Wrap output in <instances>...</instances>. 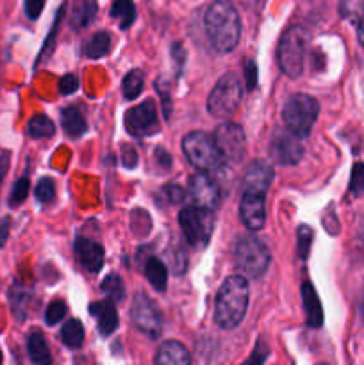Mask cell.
I'll return each instance as SVG.
<instances>
[{
	"mask_svg": "<svg viewBox=\"0 0 364 365\" xmlns=\"http://www.w3.org/2000/svg\"><path fill=\"white\" fill-rule=\"evenodd\" d=\"M204 25H206L207 38L216 52H233L239 43L242 20H239L236 5L231 0H215L207 8Z\"/></svg>",
	"mask_w": 364,
	"mask_h": 365,
	"instance_id": "6da1fadb",
	"label": "cell"
},
{
	"mask_svg": "<svg viewBox=\"0 0 364 365\" xmlns=\"http://www.w3.org/2000/svg\"><path fill=\"white\" fill-rule=\"evenodd\" d=\"M248 300H250V289L245 276L236 274L225 280L216 296L215 319L218 327L224 330L239 327V322L245 319Z\"/></svg>",
	"mask_w": 364,
	"mask_h": 365,
	"instance_id": "7a4b0ae2",
	"label": "cell"
},
{
	"mask_svg": "<svg viewBox=\"0 0 364 365\" xmlns=\"http://www.w3.org/2000/svg\"><path fill=\"white\" fill-rule=\"evenodd\" d=\"M309 47V32L302 25H291L282 34L279 43V66L288 77H300L306 63V52Z\"/></svg>",
	"mask_w": 364,
	"mask_h": 365,
	"instance_id": "3957f363",
	"label": "cell"
},
{
	"mask_svg": "<svg viewBox=\"0 0 364 365\" xmlns=\"http://www.w3.org/2000/svg\"><path fill=\"white\" fill-rule=\"evenodd\" d=\"M270 250L261 239L254 235H243L234 246V264L245 276L259 280L270 267Z\"/></svg>",
	"mask_w": 364,
	"mask_h": 365,
	"instance_id": "277c9868",
	"label": "cell"
},
{
	"mask_svg": "<svg viewBox=\"0 0 364 365\" xmlns=\"http://www.w3.org/2000/svg\"><path fill=\"white\" fill-rule=\"evenodd\" d=\"M318 114H320L318 100L309 95L299 93V95L288 98L284 109H282V120H284L288 131L293 132L300 140H306L311 134Z\"/></svg>",
	"mask_w": 364,
	"mask_h": 365,
	"instance_id": "5b68a950",
	"label": "cell"
},
{
	"mask_svg": "<svg viewBox=\"0 0 364 365\" xmlns=\"http://www.w3.org/2000/svg\"><path fill=\"white\" fill-rule=\"evenodd\" d=\"M182 150L188 161L200 171L209 173L220 170V166L224 164V157L216 146L215 137H211L206 132H189L182 140Z\"/></svg>",
	"mask_w": 364,
	"mask_h": 365,
	"instance_id": "8992f818",
	"label": "cell"
},
{
	"mask_svg": "<svg viewBox=\"0 0 364 365\" xmlns=\"http://www.w3.org/2000/svg\"><path fill=\"white\" fill-rule=\"evenodd\" d=\"M215 210L204 209V207H186L180 210L179 223L184 232L188 243L195 250H204L209 244L211 235L215 230Z\"/></svg>",
	"mask_w": 364,
	"mask_h": 365,
	"instance_id": "52a82bcc",
	"label": "cell"
},
{
	"mask_svg": "<svg viewBox=\"0 0 364 365\" xmlns=\"http://www.w3.org/2000/svg\"><path fill=\"white\" fill-rule=\"evenodd\" d=\"M242 80L237 74H225L213 87L207 98V111L215 118H228L236 113L237 105L242 104Z\"/></svg>",
	"mask_w": 364,
	"mask_h": 365,
	"instance_id": "ba28073f",
	"label": "cell"
},
{
	"mask_svg": "<svg viewBox=\"0 0 364 365\" xmlns=\"http://www.w3.org/2000/svg\"><path fill=\"white\" fill-rule=\"evenodd\" d=\"M215 143L227 162H242L246 153V135L236 123H222L215 132Z\"/></svg>",
	"mask_w": 364,
	"mask_h": 365,
	"instance_id": "9c48e42d",
	"label": "cell"
},
{
	"mask_svg": "<svg viewBox=\"0 0 364 365\" xmlns=\"http://www.w3.org/2000/svg\"><path fill=\"white\" fill-rule=\"evenodd\" d=\"M131 318L134 327L145 335H149L150 339H158L162 331V319L159 313L158 307L149 296L143 292H138L134 296L131 305Z\"/></svg>",
	"mask_w": 364,
	"mask_h": 365,
	"instance_id": "30bf717a",
	"label": "cell"
},
{
	"mask_svg": "<svg viewBox=\"0 0 364 365\" xmlns=\"http://www.w3.org/2000/svg\"><path fill=\"white\" fill-rule=\"evenodd\" d=\"M125 129L136 137H149L156 134L159 131V122L154 100L141 102L140 105L129 109L125 114Z\"/></svg>",
	"mask_w": 364,
	"mask_h": 365,
	"instance_id": "8fae6325",
	"label": "cell"
},
{
	"mask_svg": "<svg viewBox=\"0 0 364 365\" xmlns=\"http://www.w3.org/2000/svg\"><path fill=\"white\" fill-rule=\"evenodd\" d=\"M270 153L282 166H295L302 161V140L290 131H277L270 144Z\"/></svg>",
	"mask_w": 364,
	"mask_h": 365,
	"instance_id": "7c38bea8",
	"label": "cell"
},
{
	"mask_svg": "<svg viewBox=\"0 0 364 365\" xmlns=\"http://www.w3.org/2000/svg\"><path fill=\"white\" fill-rule=\"evenodd\" d=\"M189 196L195 205L209 210H216L222 200L220 186L207 171H200L189 179Z\"/></svg>",
	"mask_w": 364,
	"mask_h": 365,
	"instance_id": "4fadbf2b",
	"label": "cell"
},
{
	"mask_svg": "<svg viewBox=\"0 0 364 365\" xmlns=\"http://www.w3.org/2000/svg\"><path fill=\"white\" fill-rule=\"evenodd\" d=\"M239 212H242V219L248 230H261L266 221V195L243 191Z\"/></svg>",
	"mask_w": 364,
	"mask_h": 365,
	"instance_id": "5bb4252c",
	"label": "cell"
},
{
	"mask_svg": "<svg viewBox=\"0 0 364 365\" xmlns=\"http://www.w3.org/2000/svg\"><path fill=\"white\" fill-rule=\"evenodd\" d=\"M275 177V170H273L272 162L264 161V159H257L248 166V170L245 173V182H243V191L250 192H261L266 195L272 180Z\"/></svg>",
	"mask_w": 364,
	"mask_h": 365,
	"instance_id": "9a60e30c",
	"label": "cell"
},
{
	"mask_svg": "<svg viewBox=\"0 0 364 365\" xmlns=\"http://www.w3.org/2000/svg\"><path fill=\"white\" fill-rule=\"evenodd\" d=\"M75 253H77V258L83 264V267H86L89 273H98L102 269L105 253L100 243L88 239V237H77Z\"/></svg>",
	"mask_w": 364,
	"mask_h": 365,
	"instance_id": "2e32d148",
	"label": "cell"
},
{
	"mask_svg": "<svg viewBox=\"0 0 364 365\" xmlns=\"http://www.w3.org/2000/svg\"><path fill=\"white\" fill-rule=\"evenodd\" d=\"M89 312L93 316H97L98 319V330H100L102 335H111L114 331L118 330L120 324V318L118 312L114 309L113 300L107 301H98V303H93Z\"/></svg>",
	"mask_w": 364,
	"mask_h": 365,
	"instance_id": "e0dca14e",
	"label": "cell"
},
{
	"mask_svg": "<svg viewBox=\"0 0 364 365\" xmlns=\"http://www.w3.org/2000/svg\"><path fill=\"white\" fill-rule=\"evenodd\" d=\"M156 362L159 365H188L191 362V355L179 340H167L159 348Z\"/></svg>",
	"mask_w": 364,
	"mask_h": 365,
	"instance_id": "ac0fdd59",
	"label": "cell"
},
{
	"mask_svg": "<svg viewBox=\"0 0 364 365\" xmlns=\"http://www.w3.org/2000/svg\"><path fill=\"white\" fill-rule=\"evenodd\" d=\"M302 300L308 324L311 328H320L323 322V309H321L320 298L316 294V289L312 287L311 282H306L302 285Z\"/></svg>",
	"mask_w": 364,
	"mask_h": 365,
	"instance_id": "d6986e66",
	"label": "cell"
},
{
	"mask_svg": "<svg viewBox=\"0 0 364 365\" xmlns=\"http://www.w3.org/2000/svg\"><path fill=\"white\" fill-rule=\"evenodd\" d=\"M61 125L63 131L70 135V137H74V140L81 137L84 132L88 131V125H86L83 113L77 107H74V105H68V107H63L61 109Z\"/></svg>",
	"mask_w": 364,
	"mask_h": 365,
	"instance_id": "ffe728a7",
	"label": "cell"
},
{
	"mask_svg": "<svg viewBox=\"0 0 364 365\" xmlns=\"http://www.w3.org/2000/svg\"><path fill=\"white\" fill-rule=\"evenodd\" d=\"M97 0H75L74 9H72V23H74L77 29L88 27L89 23L97 18Z\"/></svg>",
	"mask_w": 364,
	"mask_h": 365,
	"instance_id": "44dd1931",
	"label": "cell"
},
{
	"mask_svg": "<svg viewBox=\"0 0 364 365\" xmlns=\"http://www.w3.org/2000/svg\"><path fill=\"white\" fill-rule=\"evenodd\" d=\"M27 351H29V358H31L34 364L38 365L52 364V357H50L47 340H45L43 335L38 333V331L29 335V339H27Z\"/></svg>",
	"mask_w": 364,
	"mask_h": 365,
	"instance_id": "7402d4cb",
	"label": "cell"
},
{
	"mask_svg": "<svg viewBox=\"0 0 364 365\" xmlns=\"http://www.w3.org/2000/svg\"><path fill=\"white\" fill-rule=\"evenodd\" d=\"M145 273H147V278H149L150 285H152L156 291L158 292L167 291L168 269H167V265H164V262L156 258V256H152V258H149V262H147Z\"/></svg>",
	"mask_w": 364,
	"mask_h": 365,
	"instance_id": "603a6c76",
	"label": "cell"
},
{
	"mask_svg": "<svg viewBox=\"0 0 364 365\" xmlns=\"http://www.w3.org/2000/svg\"><path fill=\"white\" fill-rule=\"evenodd\" d=\"M111 48V34L107 31H98L97 34H93L92 38L84 43L83 50L86 57L89 59H100V57L107 56Z\"/></svg>",
	"mask_w": 364,
	"mask_h": 365,
	"instance_id": "cb8c5ba5",
	"label": "cell"
},
{
	"mask_svg": "<svg viewBox=\"0 0 364 365\" xmlns=\"http://www.w3.org/2000/svg\"><path fill=\"white\" fill-rule=\"evenodd\" d=\"M27 132L34 140H45V137H52L56 134V125L50 120L49 116L45 114H36L29 120V125H27Z\"/></svg>",
	"mask_w": 364,
	"mask_h": 365,
	"instance_id": "d4e9b609",
	"label": "cell"
},
{
	"mask_svg": "<svg viewBox=\"0 0 364 365\" xmlns=\"http://www.w3.org/2000/svg\"><path fill=\"white\" fill-rule=\"evenodd\" d=\"M111 16L120 20L122 29H129L136 20V5L132 0H114L111 8Z\"/></svg>",
	"mask_w": 364,
	"mask_h": 365,
	"instance_id": "484cf974",
	"label": "cell"
},
{
	"mask_svg": "<svg viewBox=\"0 0 364 365\" xmlns=\"http://www.w3.org/2000/svg\"><path fill=\"white\" fill-rule=\"evenodd\" d=\"M123 96L127 100H134L141 95L145 87V74L141 70H131L123 78Z\"/></svg>",
	"mask_w": 364,
	"mask_h": 365,
	"instance_id": "4316f807",
	"label": "cell"
},
{
	"mask_svg": "<svg viewBox=\"0 0 364 365\" xmlns=\"http://www.w3.org/2000/svg\"><path fill=\"white\" fill-rule=\"evenodd\" d=\"M61 339L68 348H81L84 342V328L79 319H70L61 330Z\"/></svg>",
	"mask_w": 364,
	"mask_h": 365,
	"instance_id": "83f0119b",
	"label": "cell"
},
{
	"mask_svg": "<svg viewBox=\"0 0 364 365\" xmlns=\"http://www.w3.org/2000/svg\"><path fill=\"white\" fill-rule=\"evenodd\" d=\"M102 291L109 296L111 300L116 301V303L122 301L123 294H125V287H123V282L122 278H120V274L116 273L109 274V276L104 280V283H102Z\"/></svg>",
	"mask_w": 364,
	"mask_h": 365,
	"instance_id": "f1b7e54d",
	"label": "cell"
},
{
	"mask_svg": "<svg viewBox=\"0 0 364 365\" xmlns=\"http://www.w3.org/2000/svg\"><path fill=\"white\" fill-rule=\"evenodd\" d=\"M312 235H314V232H312L311 226L300 225L297 228V248H299V255L302 261H306L309 256V252H311Z\"/></svg>",
	"mask_w": 364,
	"mask_h": 365,
	"instance_id": "f546056e",
	"label": "cell"
},
{
	"mask_svg": "<svg viewBox=\"0 0 364 365\" xmlns=\"http://www.w3.org/2000/svg\"><path fill=\"white\" fill-rule=\"evenodd\" d=\"M29 187H31V182H29L27 177L17 180L13 186V191H11V196H9V205L11 207H18L20 203H23L27 195H29Z\"/></svg>",
	"mask_w": 364,
	"mask_h": 365,
	"instance_id": "4dcf8cb0",
	"label": "cell"
},
{
	"mask_svg": "<svg viewBox=\"0 0 364 365\" xmlns=\"http://www.w3.org/2000/svg\"><path fill=\"white\" fill-rule=\"evenodd\" d=\"M66 316V305L63 300H56L49 305V309L45 312V321L49 327H54L57 322H61Z\"/></svg>",
	"mask_w": 364,
	"mask_h": 365,
	"instance_id": "1f68e13d",
	"label": "cell"
},
{
	"mask_svg": "<svg viewBox=\"0 0 364 365\" xmlns=\"http://www.w3.org/2000/svg\"><path fill=\"white\" fill-rule=\"evenodd\" d=\"M350 195L352 196H361L364 192V164L363 162H356L354 170H352L350 177Z\"/></svg>",
	"mask_w": 364,
	"mask_h": 365,
	"instance_id": "d6a6232c",
	"label": "cell"
},
{
	"mask_svg": "<svg viewBox=\"0 0 364 365\" xmlns=\"http://www.w3.org/2000/svg\"><path fill=\"white\" fill-rule=\"evenodd\" d=\"M54 192H56V187L50 179H41L36 186V200L40 203H50L54 200Z\"/></svg>",
	"mask_w": 364,
	"mask_h": 365,
	"instance_id": "836d02e7",
	"label": "cell"
},
{
	"mask_svg": "<svg viewBox=\"0 0 364 365\" xmlns=\"http://www.w3.org/2000/svg\"><path fill=\"white\" fill-rule=\"evenodd\" d=\"M162 192H164V196H167V200L170 201V203H180V201H184L186 198L184 189L177 186V184H168V186H164L162 187Z\"/></svg>",
	"mask_w": 364,
	"mask_h": 365,
	"instance_id": "e575fe53",
	"label": "cell"
},
{
	"mask_svg": "<svg viewBox=\"0 0 364 365\" xmlns=\"http://www.w3.org/2000/svg\"><path fill=\"white\" fill-rule=\"evenodd\" d=\"M45 2L47 0H25V14L29 20H38L41 14V11H43L45 8Z\"/></svg>",
	"mask_w": 364,
	"mask_h": 365,
	"instance_id": "d590c367",
	"label": "cell"
},
{
	"mask_svg": "<svg viewBox=\"0 0 364 365\" xmlns=\"http://www.w3.org/2000/svg\"><path fill=\"white\" fill-rule=\"evenodd\" d=\"M77 89H79V80H77L75 75L68 74L59 80V91H61L63 95H72V93H75Z\"/></svg>",
	"mask_w": 364,
	"mask_h": 365,
	"instance_id": "8d00e7d4",
	"label": "cell"
},
{
	"mask_svg": "<svg viewBox=\"0 0 364 365\" xmlns=\"http://www.w3.org/2000/svg\"><path fill=\"white\" fill-rule=\"evenodd\" d=\"M356 27H357V39H359L361 47H364V0L359 4V8H357Z\"/></svg>",
	"mask_w": 364,
	"mask_h": 365,
	"instance_id": "74e56055",
	"label": "cell"
},
{
	"mask_svg": "<svg viewBox=\"0 0 364 365\" xmlns=\"http://www.w3.org/2000/svg\"><path fill=\"white\" fill-rule=\"evenodd\" d=\"M245 74H246V87H248V89H254L255 84H257V66H255L252 61H248L246 63Z\"/></svg>",
	"mask_w": 364,
	"mask_h": 365,
	"instance_id": "f35d334b",
	"label": "cell"
},
{
	"mask_svg": "<svg viewBox=\"0 0 364 365\" xmlns=\"http://www.w3.org/2000/svg\"><path fill=\"white\" fill-rule=\"evenodd\" d=\"M171 57H173V59H175V63H177V68H182V66H184V57H186V54H184V48L180 47L179 43H175L173 45V47H171Z\"/></svg>",
	"mask_w": 364,
	"mask_h": 365,
	"instance_id": "ab89813d",
	"label": "cell"
},
{
	"mask_svg": "<svg viewBox=\"0 0 364 365\" xmlns=\"http://www.w3.org/2000/svg\"><path fill=\"white\" fill-rule=\"evenodd\" d=\"M9 221L11 219L6 216V218L0 219V248L4 246L6 241H8V235H9Z\"/></svg>",
	"mask_w": 364,
	"mask_h": 365,
	"instance_id": "60d3db41",
	"label": "cell"
},
{
	"mask_svg": "<svg viewBox=\"0 0 364 365\" xmlns=\"http://www.w3.org/2000/svg\"><path fill=\"white\" fill-rule=\"evenodd\" d=\"M261 346H263V342H257V348H255V351H254V355H252L250 358H248V364H252V362H254V364H261V362H264V358H266V355H268V349L266 351H261Z\"/></svg>",
	"mask_w": 364,
	"mask_h": 365,
	"instance_id": "b9f144b4",
	"label": "cell"
},
{
	"mask_svg": "<svg viewBox=\"0 0 364 365\" xmlns=\"http://www.w3.org/2000/svg\"><path fill=\"white\" fill-rule=\"evenodd\" d=\"M9 159H11V155L8 152L0 155V186H2V180H4L6 173L9 170Z\"/></svg>",
	"mask_w": 364,
	"mask_h": 365,
	"instance_id": "7bdbcfd3",
	"label": "cell"
},
{
	"mask_svg": "<svg viewBox=\"0 0 364 365\" xmlns=\"http://www.w3.org/2000/svg\"><path fill=\"white\" fill-rule=\"evenodd\" d=\"M239 2L248 11H261V8L264 5V0H239Z\"/></svg>",
	"mask_w": 364,
	"mask_h": 365,
	"instance_id": "ee69618b",
	"label": "cell"
},
{
	"mask_svg": "<svg viewBox=\"0 0 364 365\" xmlns=\"http://www.w3.org/2000/svg\"><path fill=\"white\" fill-rule=\"evenodd\" d=\"M136 153H134V150H132L131 146H127V152H123V162H125V166H129V168H132V166L136 164Z\"/></svg>",
	"mask_w": 364,
	"mask_h": 365,
	"instance_id": "f6af8a7d",
	"label": "cell"
},
{
	"mask_svg": "<svg viewBox=\"0 0 364 365\" xmlns=\"http://www.w3.org/2000/svg\"><path fill=\"white\" fill-rule=\"evenodd\" d=\"M158 157H159V164L164 166V168H170L171 159H170V155H168V153L162 150V148H159L158 150Z\"/></svg>",
	"mask_w": 364,
	"mask_h": 365,
	"instance_id": "bcb514c9",
	"label": "cell"
},
{
	"mask_svg": "<svg viewBox=\"0 0 364 365\" xmlns=\"http://www.w3.org/2000/svg\"><path fill=\"white\" fill-rule=\"evenodd\" d=\"M361 316H363V319H364V292H363V298H361Z\"/></svg>",
	"mask_w": 364,
	"mask_h": 365,
	"instance_id": "7dc6e473",
	"label": "cell"
},
{
	"mask_svg": "<svg viewBox=\"0 0 364 365\" xmlns=\"http://www.w3.org/2000/svg\"><path fill=\"white\" fill-rule=\"evenodd\" d=\"M2 360H4V358H2V351H0V364H2Z\"/></svg>",
	"mask_w": 364,
	"mask_h": 365,
	"instance_id": "c3c4849f",
	"label": "cell"
}]
</instances>
